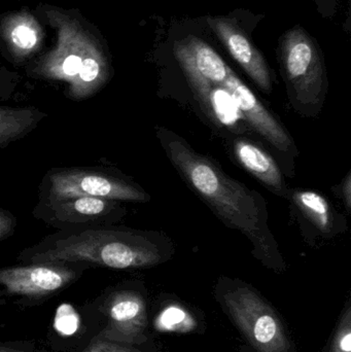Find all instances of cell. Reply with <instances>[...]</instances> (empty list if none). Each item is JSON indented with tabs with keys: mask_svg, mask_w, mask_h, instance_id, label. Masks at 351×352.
<instances>
[{
	"mask_svg": "<svg viewBox=\"0 0 351 352\" xmlns=\"http://www.w3.org/2000/svg\"><path fill=\"white\" fill-rule=\"evenodd\" d=\"M37 18L55 31L53 47L25 66L33 80L60 84L74 102L88 100L109 85L115 74L106 39L78 8L39 3Z\"/></svg>",
	"mask_w": 351,
	"mask_h": 352,
	"instance_id": "1",
	"label": "cell"
},
{
	"mask_svg": "<svg viewBox=\"0 0 351 352\" xmlns=\"http://www.w3.org/2000/svg\"><path fill=\"white\" fill-rule=\"evenodd\" d=\"M158 138L177 173L218 219L249 238L257 258L269 266H280L282 256L269 229L263 197L227 175L212 159L196 152L172 132L161 128Z\"/></svg>",
	"mask_w": 351,
	"mask_h": 352,
	"instance_id": "2",
	"label": "cell"
},
{
	"mask_svg": "<svg viewBox=\"0 0 351 352\" xmlns=\"http://www.w3.org/2000/svg\"><path fill=\"white\" fill-rule=\"evenodd\" d=\"M170 250L169 242L157 233L115 225L55 232L24 248L16 260L129 270L157 266L169 258Z\"/></svg>",
	"mask_w": 351,
	"mask_h": 352,
	"instance_id": "3",
	"label": "cell"
},
{
	"mask_svg": "<svg viewBox=\"0 0 351 352\" xmlns=\"http://www.w3.org/2000/svg\"><path fill=\"white\" fill-rule=\"evenodd\" d=\"M276 56L291 100L299 107H319L328 91L325 57L319 41L295 25L278 38Z\"/></svg>",
	"mask_w": 351,
	"mask_h": 352,
	"instance_id": "4",
	"label": "cell"
},
{
	"mask_svg": "<svg viewBox=\"0 0 351 352\" xmlns=\"http://www.w3.org/2000/svg\"><path fill=\"white\" fill-rule=\"evenodd\" d=\"M95 197L120 202L144 203L150 197L141 186L115 169L101 166L55 167L38 186V201Z\"/></svg>",
	"mask_w": 351,
	"mask_h": 352,
	"instance_id": "5",
	"label": "cell"
},
{
	"mask_svg": "<svg viewBox=\"0 0 351 352\" xmlns=\"http://www.w3.org/2000/svg\"><path fill=\"white\" fill-rule=\"evenodd\" d=\"M264 18L265 14L238 8L228 14L205 16V21L224 51L262 92L270 94L274 72L253 39V32Z\"/></svg>",
	"mask_w": 351,
	"mask_h": 352,
	"instance_id": "6",
	"label": "cell"
},
{
	"mask_svg": "<svg viewBox=\"0 0 351 352\" xmlns=\"http://www.w3.org/2000/svg\"><path fill=\"white\" fill-rule=\"evenodd\" d=\"M223 301L232 320L258 352H290L284 326L271 306L247 285L229 289Z\"/></svg>",
	"mask_w": 351,
	"mask_h": 352,
	"instance_id": "7",
	"label": "cell"
},
{
	"mask_svg": "<svg viewBox=\"0 0 351 352\" xmlns=\"http://www.w3.org/2000/svg\"><path fill=\"white\" fill-rule=\"evenodd\" d=\"M90 269L76 263H28L0 268L2 295L28 300L53 297L73 285Z\"/></svg>",
	"mask_w": 351,
	"mask_h": 352,
	"instance_id": "8",
	"label": "cell"
},
{
	"mask_svg": "<svg viewBox=\"0 0 351 352\" xmlns=\"http://www.w3.org/2000/svg\"><path fill=\"white\" fill-rule=\"evenodd\" d=\"M122 203L95 197L38 201L33 208L32 215L58 231L115 226L127 213Z\"/></svg>",
	"mask_w": 351,
	"mask_h": 352,
	"instance_id": "9",
	"label": "cell"
},
{
	"mask_svg": "<svg viewBox=\"0 0 351 352\" xmlns=\"http://www.w3.org/2000/svg\"><path fill=\"white\" fill-rule=\"evenodd\" d=\"M107 324L96 338L126 345H141L146 341V305L139 292L117 289L105 298Z\"/></svg>",
	"mask_w": 351,
	"mask_h": 352,
	"instance_id": "10",
	"label": "cell"
},
{
	"mask_svg": "<svg viewBox=\"0 0 351 352\" xmlns=\"http://www.w3.org/2000/svg\"><path fill=\"white\" fill-rule=\"evenodd\" d=\"M45 29L27 8L0 14V53L14 66L25 67L45 47Z\"/></svg>",
	"mask_w": 351,
	"mask_h": 352,
	"instance_id": "11",
	"label": "cell"
},
{
	"mask_svg": "<svg viewBox=\"0 0 351 352\" xmlns=\"http://www.w3.org/2000/svg\"><path fill=\"white\" fill-rule=\"evenodd\" d=\"M233 153L237 162L278 196L286 197L288 188L280 167L261 146L247 138L233 142Z\"/></svg>",
	"mask_w": 351,
	"mask_h": 352,
	"instance_id": "12",
	"label": "cell"
},
{
	"mask_svg": "<svg viewBox=\"0 0 351 352\" xmlns=\"http://www.w3.org/2000/svg\"><path fill=\"white\" fill-rule=\"evenodd\" d=\"M47 117L35 107L0 105V150L28 136Z\"/></svg>",
	"mask_w": 351,
	"mask_h": 352,
	"instance_id": "13",
	"label": "cell"
},
{
	"mask_svg": "<svg viewBox=\"0 0 351 352\" xmlns=\"http://www.w3.org/2000/svg\"><path fill=\"white\" fill-rule=\"evenodd\" d=\"M286 197L291 199L297 208L300 209L302 214L326 237H331L337 232L341 231L338 229L336 219L337 214L332 209L329 201L319 192L313 190H288Z\"/></svg>",
	"mask_w": 351,
	"mask_h": 352,
	"instance_id": "14",
	"label": "cell"
},
{
	"mask_svg": "<svg viewBox=\"0 0 351 352\" xmlns=\"http://www.w3.org/2000/svg\"><path fill=\"white\" fill-rule=\"evenodd\" d=\"M330 352H351V308L348 305L338 324Z\"/></svg>",
	"mask_w": 351,
	"mask_h": 352,
	"instance_id": "15",
	"label": "cell"
},
{
	"mask_svg": "<svg viewBox=\"0 0 351 352\" xmlns=\"http://www.w3.org/2000/svg\"><path fill=\"white\" fill-rule=\"evenodd\" d=\"M20 80L18 72H10L4 66H0V102L8 101L14 95Z\"/></svg>",
	"mask_w": 351,
	"mask_h": 352,
	"instance_id": "16",
	"label": "cell"
},
{
	"mask_svg": "<svg viewBox=\"0 0 351 352\" xmlns=\"http://www.w3.org/2000/svg\"><path fill=\"white\" fill-rule=\"evenodd\" d=\"M84 352H141L134 349L131 345L121 344V343L111 342L94 337L89 346Z\"/></svg>",
	"mask_w": 351,
	"mask_h": 352,
	"instance_id": "17",
	"label": "cell"
},
{
	"mask_svg": "<svg viewBox=\"0 0 351 352\" xmlns=\"http://www.w3.org/2000/svg\"><path fill=\"white\" fill-rule=\"evenodd\" d=\"M16 217L5 208H0V242L14 235L16 228Z\"/></svg>",
	"mask_w": 351,
	"mask_h": 352,
	"instance_id": "18",
	"label": "cell"
},
{
	"mask_svg": "<svg viewBox=\"0 0 351 352\" xmlns=\"http://www.w3.org/2000/svg\"><path fill=\"white\" fill-rule=\"evenodd\" d=\"M185 318L187 314L183 310L177 307H169V309L164 311L163 316H161V324H164L169 330H172V328H179L185 322Z\"/></svg>",
	"mask_w": 351,
	"mask_h": 352,
	"instance_id": "19",
	"label": "cell"
},
{
	"mask_svg": "<svg viewBox=\"0 0 351 352\" xmlns=\"http://www.w3.org/2000/svg\"><path fill=\"white\" fill-rule=\"evenodd\" d=\"M321 18L332 20L337 16L340 0H313Z\"/></svg>",
	"mask_w": 351,
	"mask_h": 352,
	"instance_id": "20",
	"label": "cell"
},
{
	"mask_svg": "<svg viewBox=\"0 0 351 352\" xmlns=\"http://www.w3.org/2000/svg\"><path fill=\"white\" fill-rule=\"evenodd\" d=\"M350 173H348V175L346 176V179L344 180L343 182V199L346 200V208H348V210H350V186H351V182H350Z\"/></svg>",
	"mask_w": 351,
	"mask_h": 352,
	"instance_id": "21",
	"label": "cell"
},
{
	"mask_svg": "<svg viewBox=\"0 0 351 352\" xmlns=\"http://www.w3.org/2000/svg\"><path fill=\"white\" fill-rule=\"evenodd\" d=\"M0 352H24L21 349H14V347L5 346V345H0Z\"/></svg>",
	"mask_w": 351,
	"mask_h": 352,
	"instance_id": "22",
	"label": "cell"
},
{
	"mask_svg": "<svg viewBox=\"0 0 351 352\" xmlns=\"http://www.w3.org/2000/svg\"><path fill=\"white\" fill-rule=\"evenodd\" d=\"M18 1H22V0H18Z\"/></svg>",
	"mask_w": 351,
	"mask_h": 352,
	"instance_id": "23",
	"label": "cell"
}]
</instances>
